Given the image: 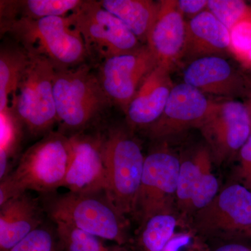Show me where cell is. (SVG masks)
Returning <instances> with one entry per match:
<instances>
[{
	"instance_id": "6da1fadb",
	"label": "cell",
	"mask_w": 251,
	"mask_h": 251,
	"mask_svg": "<svg viewBox=\"0 0 251 251\" xmlns=\"http://www.w3.org/2000/svg\"><path fill=\"white\" fill-rule=\"evenodd\" d=\"M72 160L70 140L57 131L43 136L20 156L13 171L0 183V205L29 191L42 196L62 187Z\"/></svg>"
},
{
	"instance_id": "7a4b0ae2",
	"label": "cell",
	"mask_w": 251,
	"mask_h": 251,
	"mask_svg": "<svg viewBox=\"0 0 251 251\" xmlns=\"http://www.w3.org/2000/svg\"><path fill=\"white\" fill-rule=\"evenodd\" d=\"M0 25L1 35L10 36L29 55L47 59L57 70L78 67L88 58L83 39L69 16L1 19Z\"/></svg>"
},
{
	"instance_id": "3957f363",
	"label": "cell",
	"mask_w": 251,
	"mask_h": 251,
	"mask_svg": "<svg viewBox=\"0 0 251 251\" xmlns=\"http://www.w3.org/2000/svg\"><path fill=\"white\" fill-rule=\"evenodd\" d=\"M46 215L120 246L129 242V223L105 191L44 195L41 198Z\"/></svg>"
},
{
	"instance_id": "277c9868",
	"label": "cell",
	"mask_w": 251,
	"mask_h": 251,
	"mask_svg": "<svg viewBox=\"0 0 251 251\" xmlns=\"http://www.w3.org/2000/svg\"><path fill=\"white\" fill-rule=\"evenodd\" d=\"M53 93L58 131L70 136L94 128L110 109V101L90 67L55 69Z\"/></svg>"
},
{
	"instance_id": "5b68a950",
	"label": "cell",
	"mask_w": 251,
	"mask_h": 251,
	"mask_svg": "<svg viewBox=\"0 0 251 251\" xmlns=\"http://www.w3.org/2000/svg\"><path fill=\"white\" fill-rule=\"evenodd\" d=\"M104 131L105 191L122 214L132 216L141 184L145 157L129 128L112 125Z\"/></svg>"
},
{
	"instance_id": "8992f818",
	"label": "cell",
	"mask_w": 251,
	"mask_h": 251,
	"mask_svg": "<svg viewBox=\"0 0 251 251\" xmlns=\"http://www.w3.org/2000/svg\"><path fill=\"white\" fill-rule=\"evenodd\" d=\"M29 57L9 108L29 134L43 137L57 124L53 93L55 69L44 57Z\"/></svg>"
},
{
	"instance_id": "52a82bcc",
	"label": "cell",
	"mask_w": 251,
	"mask_h": 251,
	"mask_svg": "<svg viewBox=\"0 0 251 251\" xmlns=\"http://www.w3.org/2000/svg\"><path fill=\"white\" fill-rule=\"evenodd\" d=\"M69 18L83 39L88 58L99 59L98 65L110 57L134 52L144 45L121 20L102 7L99 1H82Z\"/></svg>"
},
{
	"instance_id": "ba28073f",
	"label": "cell",
	"mask_w": 251,
	"mask_h": 251,
	"mask_svg": "<svg viewBox=\"0 0 251 251\" xmlns=\"http://www.w3.org/2000/svg\"><path fill=\"white\" fill-rule=\"evenodd\" d=\"M181 161L166 148L145 157L139 192L132 216L140 227L152 216L175 212Z\"/></svg>"
},
{
	"instance_id": "9c48e42d",
	"label": "cell",
	"mask_w": 251,
	"mask_h": 251,
	"mask_svg": "<svg viewBox=\"0 0 251 251\" xmlns=\"http://www.w3.org/2000/svg\"><path fill=\"white\" fill-rule=\"evenodd\" d=\"M198 129L206 140L213 162L221 165L239 153L251 135V117L247 105L228 99L216 101Z\"/></svg>"
},
{
	"instance_id": "30bf717a",
	"label": "cell",
	"mask_w": 251,
	"mask_h": 251,
	"mask_svg": "<svg viewBox=\"0 0 251 251\" xmlns=\"http://www.w3.org/2000/svg\"><path fill=\"white\" fill-rule=\"evenodd\" d=\"M158 64L148 46L143 45L134 52L103 61L97 75L112 105L125 113L143 81Z\"/></svg>"
},
{
	"instance_id": "8fae6325",
	"label": "cell",
	"mask_w": 251,
	"mask_h": 251,
	"mask_svg": "<svg viewBox=\"0 0 251 251\" xmlns=\"http://www.w3.org/2000/svg\"><path fill=\"white\" fill-rule=\"evenodd\" d=\"M69 137L72 160L62 187L72 192L106 191L104 129L94 128Z\"/></svg>"
},
{
	"instance_id": "7c38bea8",
	"label": "cell",
	"mask_w": 251,
	"mask_h": 251,
	"mask_svg": "<svg viewBox=\"0 0 251 251\" xmlns=\"http://www.w3.org/2000/svg\"><path fill=\"white\" fill-rule=\"evenodd\" d=\"M251 226V192L240 184L227 186L195 214L200 233L235 237Z\"/></svg>"
},
{
	"instance_id": "4fadbf2b",
	"label": "cell",
	"mask_w": 251,
	"mask_h": 251,
	"mask_svg": "<svg viewBox=\"0 0 251 251\" xmlns=\"http://www.w3.org/2000/svg\"><path fill=\"white\" fill-rule=\"evenodd\" d=\"M215 104L197 89L181 82L174 85L161 116L145 130L150 138L159 140L198 128Z\"/></svg>"
},
{
	"instance_id": "5bb4252c",
	"label": "cell",
	"mask_w": 251,
	"mask_h": 251,
	"mask_svg": "<svg viewBox=\"0 0 251 251\" xmlns=\"http://www.w3.org/2000/svg\"><path fill=\"white\" fill-rule=\"evenodd\" d=\"M212 163L207 146L199 147L181 161L176 206L186 217L207 205L219 192V181L213 173Z\"/></svg>"
},
{
	"instance_id": "9a60e30c",
	"label": "cell",
	"mask_w": 251,
	"mask_h": 251,
	"mask_svg": "<svg viewBox=\"0 0 251 251\" xmlns=\"http://www.w3.org/2000/svg\"><path fill=\"white\" fill-rule=\"evenodd\" d=\"M184 82L205 94L225 97H247L251 78L237 70L225 57H203L190 63Z\"/></svg>"
},
{
	"instance_id": "2e32d148",
	"label": "cell",
	"mask_w": 251,
	"mask_h": 251,
	"mask_svg": "<svg viewBox=\"0 0 251 251\" xmlns=\"http://www.w3.org/2000/svg\"><path fill=\"white\" fill-rule=\"evenodd\" d=\"M171 70L158 65L143 81L125 112L130 129L147 130L161 116L174 87Z\"/></svg>"
},
{
	"instance_id": "e0dca14e",
	"label": "cell",
	"mask_w": 251,
	"mask_h": 251,
	"mask_svg": "<svg viewBox=\"0 0 251 251\" xmlns=\"http://www.w3.org/2000/svg\"><path fill=\"white\" fill-rule=\"evenodd\" d=\"M160 9L146 45L158 61V65L173 69L182 58L186 39V21L176 0H161Z\"/></svg>"
},
{
	"instance_id": "ac0fdd59",
	"label": "cell",
	"mask_w": 251,
	"mask_h": 251,
	"mask_svg": "<svg viewBox=\"0 0 251 251\" xmlns=\"http://www.w3.org/2000/svg\"><path fill=\"white\" fill-rule=\"evenodd\" d=\"M41 199L27 192L0 205V251H11L32 231L44 224Z\"/></svg>"
},
{
	"instance_id": "d6986e66",
	"label": "cell",
	"mask_w": 251,
	"mask_h": 251,
	"mask_svg": "<svg viewBox=\"0 0 251 251\" xmlns=\"http://www.w3.org/2000/svg\"><path fill=\"white\" fill-rule=\"evenodd\" d=\"M229 52V31L209 10L186 21L183 57L191 62L203 57H224Z\"/></svg>"
},
{
	"instance_id": "ffe728a7",
	"label": "cell",
	"mask_w": 251,
	"mask_h": 251,
	"mask_svg": "<svg viewBox=\"0 0 251 251\" xmlns=\"http://www.w3.org/2000/svg\"><path fill=\"white\" fill-rule=\"evenodd\" d=\"M102 7L125 23L146 45L160 9V1L151 0H100Z\"/></svg>"
},
{
	"instance_id": "44dd1931",
	"label": "cell",
	"mask_w": 251,
	"mask_h": 251,
	"mask_svg": "<svg viewBox=\"0 0 251 251\" xmlns=\"http://www.w3.org/2000/svg\"><path fill=\"white\" fill-rule=\"evenodd\" d=\"M30 61L27 52L14 41L0 49V112L9 108L18 84Z\"/></svg>"
},
{
	"instance_id": "7402d4cb",
	"label": "cell",
	"mask_w": 251,
	"mask_h": 251,
	"mask_svg": "<svg viewBox=\"0 0 251 251\" xmlns=\"http://www.w3.org/2000/svg\"><path fill=\"white\" fill-rule=\"evenodd\" d=\"M82 1V0H1L0 1L1 19L39 20L52 16L67 17Z\"/></svg>"
},
{
	"instance_id": "603a6c76",
	"label": "cell",
	"mask_w": 251,
	"mask_h": 251,
	"mask_svg": "<svg viewBox=\"0 0 251 251\" xmlns=\"http://www.w3.org/2000/svg\"><path fill=\"white\" fill-rule=\"evenodd\" d=\"M188 224L187 217L175 211L153 216L140 227L138 246L142 251H162L176 232Z\"/></svg>"
},
{
	"instance_id": "cb8c5ba5",
	"label": "cell",
	"mask_w": 251,
	"mask_h": 251,
	"mask_svg": "<svg viewBox=\"0 0 251 251\" xmlns=\"http://www.w3.org/2000/svg\"><path fill=\"white\" fill-rule=\"evenodd\" d=\"M23 129L11 109L0 112V181L14 169Z\"/></svg>"
},
{
	"instance_id": "d4e9b609",
	"label": "cell",
	"mask_w": 251,
	"mask_h": 251,
	"mask_svg": "<svg viewBox=\"0 0 251 251\" xmlns=\"http://www.w3.org/2000/svg\"><path fill=\"white\" fill-rule=\"evenodd\" d=\"M54 224L62 241L64 251H128L125 246H105L100 238L69 225L61 222Z\"/></svg>"
},
{
	"instance_id": "484cf974",
	"label": "cell",
	"mask_w": 251,
	"mask_h": 251,
	"mask_svg": "<svg viewBox=\"0 0 251 251\" xmlns=\"http://www.w3.org/2000/svg\"><path fill=\"white\" fill-rule=\"evenodd\" d=\"M11 251H64V249L55 224L52 226L44 223Z\"/></svg>"
},
{
	"instance_id": "4316f807",
	"label": "cell",
	"mask_w": 251,
	"mask_h": 251,
	"mask_svg": "<svg viewBox=\"0 0 251 251\" xmlns=\"http://www.w3.org/2000/svg\"><path fill=\"white\" fill-rule=\"evenodd\" d=\"M229 31V52L242 62L251 51V6Z\"/></svg>"
},
{
	"instance_id": "83f0119b",
	"label": "cell",
	"mask_w": 251,
	"mask_h": 251,
	"mask_svg": "<svg viewBox=\"0 0 251 251\" xmlns=\"http://www.w3.org/2000/svg\"><path fill=\"white\" fill-rule=\"evenodd\" d=\"M250 7L242 0H208L207 9L229 30L247 14Z\"/></svg>"
},
{
	"instance_id": "f1b7e54d",
	"label": "cell",
	"mask_w": 251,
	"mask_h": 251,
	"mask_svg": "<svg viewBox=\"0 0 251 251\" xmlns=\"http://www.w3.org/2000/svg\"><path fill=\"white\" fill-rule=\"evenodd\" d=\"M162 251H209L201 233L189 224L179 229Z\"/></svg>"
},
{
	"instance_id": "f546056e",
	"label": "cell",
	"mask_w": 251,
	"mask_h": 251,
	"mask_svg": "<svg viewBox=\"0 0 251 251\" xmlns=\"http://www.w3.org/2000/svg\"><path fill=\"white\" fill-rule=\"evenodd\" d=\"M237 176L244 187L251 192V135L246 143L243 145L239 153Z\"/></svg>"
},
{
	"instance_id": "4dcf8cb0",
	"label": "cell",
	"mask_w": 251,
	"mask_h": 251,
	"mask_svg": "<svg viewBox=\"0 0 251 251\" xmlns=\"http://www.w3.org/2000/svg\"><path fill=\"white\" fill-rule=\"evenodd\" d=\"M176 5L181 14L191 19L207 10L208 0H177Z\"/></svg>"
},
{
	"instance_id": "1f68e13d",
	"label": "cell",
	"mask_w": 251,
	"mask_h": 251,
	"mask_svg": "<svg viewBox=\"0 0 251 251\" xmlns=\"http://www.w3.org/2000/svg\"><path fill=\"white\" fill-rule=\"evenodd\" d=\"M214 251H251V246L232 243L220 247Z\"/></svg>"
},
{
	"instance_id": "d6a6232c",
	"label": "cell",
	"mask_w": 251,
	"mask_h": 251,
	"mask_svg": "<svg viewBox=\"0 0 251 251\" xmlns=\"http://www.w3.org/2000/svg\"><path fill=\"white\" fill-rule=\"evenodd\" d=\"M242 67L247 69L249 72H251V51L247 56L245 59L241 62Z\"/></svg>"
},
{
	"instance_id": "836d02e7",
	"label": "cell",
	"mask_w": 251,
	"mask_h": 251,
	"mask_svg": "<svg viewBox=\"0 0 251 251\" xmlns=\"http://www.w3.org/2000/svg\"><path fill=\"white\" fill-rule=\"evenodd\" d=\"M235 237H245L251 239V227H248L247 229H244V230H242V232H239V233H238Z\"/></svg>"
},
{
	"instance_id": "e575fe53",
	"label": "cell",
	"mask_w": 251,
	"mask_h": 251,
	"mask_svg": "<svg viewBox=\"0 0 251 251\" xmlns=\"http://www.w3.org/2000/svg\"><path fill=\"white\" fill-rule=\"evenodd\" d=\"M244 103L247 105L251 117V86L250 90L249 91V93H248L247 97H246V101Z\"/></svg>"
}]
</instances>
